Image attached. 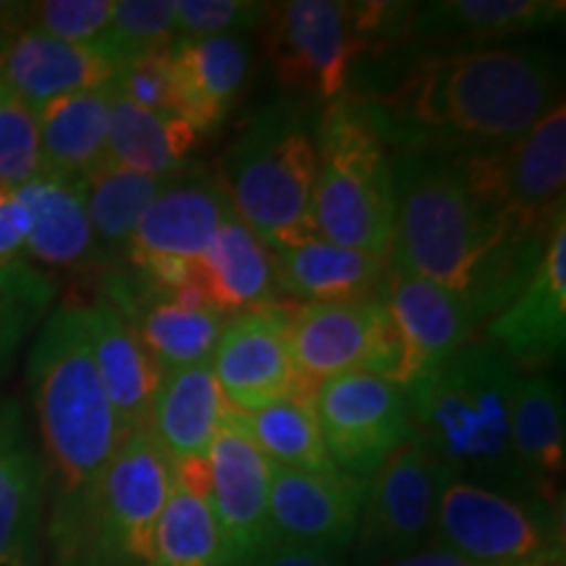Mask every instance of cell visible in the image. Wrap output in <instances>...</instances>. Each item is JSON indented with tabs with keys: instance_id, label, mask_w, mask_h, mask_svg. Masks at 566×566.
<instances>
[{
	"instance_id": "22",
	"label": "cell",
	"mask_w": 566,
	"mask_h": 566,
	"mask_svg": "<svg viewBox=\"0 0 566 566\" xmlns=\"http://www.w3.org/2000/svg\"><path fill=\"white\" fill-rule=\"evenodd\" d=\"M45 475L24 407L0 394V566H42Z\"/></svg>"
},
{
	"instance_id": "16",
	"label": "cell",
	"mask_w": 566,
	"mask_h": 566,
	"mask_svg": "<svg viewBox=\"0 0 566 566\" xmlns=\"http://www.w3.org/2000/svg\"><path fill=\"white\" fill-rule=\"evenodd\" d=\"M210 370L226 409L237 415L313 394L292 357L283 302L229 317L210 354Z\"/></svg>"
},
{
	"instance_id": "18",
	"label": "cell",
	"mask_w": 566,
	"mask_h": 566,
	"mask_svg": "<svg viewBox=\"0 0 566 566\" xmlns=\"http://www.w3.org/2000/svg\"><path fill=\"white\" fill-rule=\"evenodd\" d=\"M367 480L344 472L273 467L268 522L271 543L346 556L354 548Z\"/></svg>"
},
{
	"instance_id": "42",
	"label": "cell",
	"mask_w": 566,
	"mask_h": 566,
	"mask_svg": "<svg viewBox=\"0 0 566 566\" xmlns=\"http://www.w3.org/2000/svg\"><path fill=\"white\" fill-rule=\"evenodd\" d=\"M27 212L13 189L0 187V268L27 263Z\"/></svg>"
},
{
	"instance_id": "23",
	"label": "cell",
	"mask_w": 566,
	"mask_h": 566,
	"mask_svg": "<svg viewBox=\"0 0 566 566\" xmlns=\"http://www.w3.org/2000/svg\"><path fill=\"white\" fill-rule=\"evenodd\" d=\"M116 71L101 48L74 45L13 24L0 34V87L34 113L61 97L108 87Z\"/></svg>"
},
{
	"instance_id": "25",
	"label": "cell",
	"mask_w": 566,
	"mask_h": 566,
	"mask_svg": "<svg viewBox=\"0 0 566 566\" xmlns=\"http://www.w3.org/2000/svg\"><path fill=\"white\" fill-rule=\"evenodd\" d=\"M90 349L95 370L118 417L124 436L150 424L155 396L163 384V370L147 354L134 331L103 296L84 302Z\"/></svg>"
},
{
	"instance_id": "44",
	"label": "cell",
	"mask_w": 566,
	"mask_h": 566,
	"mask_svg": "<svg viewBox=\"0 0 566 566\" xmlns=\"http://www.w3.org/2000/svg\"><path fill=\"white\" fill-rule=\"evenodd\" d=\"M384 566H470L464 558H459L454 551L438 546V543H430L415 554H407L401 558H394V562H386Z\"/></svg>"
},
{
	"instance_id": "30",
	"label": "cell",
	"mask_w": 566,
	"mask_h": 566,
	"mask_svg": "<svg viewBox=\"0 0 566 566\" xmlns=\"http://www.w3.org/2000/svg\"><path fill=\"white\" fill-rule=\"evenodd\" d=\"M223 415V396L212 378L210 363H197L163 373L147 428L171 467L197 464L210 459V446Z\"/></svg>"
},
{
	"instance_id": "3",
	"label": "cell",
	"mask_w": 566,
	"mask_h": 566,
	"mask_svg": "<svg viewBox=\"0 0 566 566\" xmlns=\"http://www.w3.org/2000/svg\"><path fill=\"white\" fill-rule=\"evenodd\" d=\"M45 475L51 566H76L105 472L124 430L95 370L82 302H63L34 334L27 359Z\"/></svg>"
},
{
	"instance_id": "28",
	"label": "cell",
	"mask_w": 566,
	"mask_h": 566,
	"mask_svg": "<svg viewBox=\"0 0 566 566\" xmlns=\"http://www.w3.org/2000/svg\"><path fill=\"white\" fill-rule=\"evenodd\" d=\"M512 443L530 499L551 509H564V391L548 370L525 373L522 378L514 407Z\"/></svg>"
},
{
	"instance_id": "5",
	"label": "cell",
	"mask_w": 566,
	"mask_h": 566,
	"mask_svg": "<svg viewBox=\"0 0 566 566\" xmlns=\"http://www.w3.org/2000/svg\"><path fill=\"white\" fill-rule=\"evenodd\" d=\"M315 137L317 122L310 116V105L279 97L254 113L221 158L218 181L231 208L271 252L317 237Z\"/></svg>"
},
{
	"instance_id": "10",
	"label": "cell",
	"mask_w": 566,
	"mask_h": 566,
	"mask_svg": "<svg viewBox=\"0 0 566 566\" xmlns=\"http://www.w3.org/2000/svg\"><path fill=\"white\" fill-rule=\"evenodd\" d=\"M464 187L491 208L530 226H554L566 212V105L558 103L522 137L441 155Z\"/></svg>"
},
{
	"instance_id": "4",
	"label": "cell",
	"mask_w": 566,
	"mask_h": 566,
	"mask_svg": "<svg viewBox=\"0 0 566 566\" xmlns=\"http://www.w3.org/2000/svg\"><path fill=\"white\" fill-rule=\"evenodd\" d=\"M522 378L525 373L499 346L472 338L405 388L409 436L446 475L533 501L512 443Z\"/></svg>"
},
{
	"instance_id": "40",
	"label": "cell",
	"mask_w": 566,
	"mask_h": 566,
	"mask_svg": "<svg viewBox=\"0 0 566 566\" xmlns=\"http://www.w3.org/2000/svg\"><path fill=\"white\" fill-rule=\"evenodd\" d=\"M265 3L258 0H174L176 38L208 40L250 32L263 21Z\"/></svg>"
},
{
	"instance_id": "13",
	"label": "cell",
	"mask_w": 566,
	"mask_h": 566,
	"mask_svg": "<svg viewBox=\"0 0 566 566\" xmlns=\"http://www.w3.org/2000/svg\"><path fill=\"white\" fill-rule=\"evenodd\" d=\"M289 346L296 370L313 388L338 375L367 373L394 384L399 367L391 321L384 302H325L286 304Z\"/></svg>"
},
{
	"instance_id": "32",
	"label": "cell",
	"mask_w": 566,
	"mask_h": 566,
	"mask_svg": "<svg viewBox=\"0 0 566 566\" xmlns=\"http://www.w3.org/2000/svg\"><path fill=\"white\" fill-rule=\"evenodd\" d=\"M111 84L42 105L38 111L42 171L82 179L105 160Z\"/></svg>"
},
{
	"instance_id": "6",
	"label": "cell",
	"mask_w": 566,
	"mask_h": 566,
	"mask_svg": "<svg viewBox=\"0 0 566 566\" xmlns=\"http://www.w3.org/2000/svg\"><path fill=\"white\" fill-rule=\"evenodd\" d=\"M401 6L373 0L265 3V45L283 97L302 105L342 101L359 61L391 48Z\"/></svg>"
},
{
	"instance_id": "26",
	"label": "cell",
	"mask_w": 566,
	"mask_h": 566,
	"mask_svg": "<svg viewBox=\"0 0 566 566\" xmlns=\"http://www.w3.org/2000/svg\"><path fill=\"white\" fill-rule=\"evenodd\" d=\"M171 66L176 113L187 118L197 134H205L229 116L244 92L252 51L242 34L176 40L171 45Z\"/></svg>"
},
{
	"instance_id": "43",
	"label": "cell",
	"mask_w": 566,
	"mask_h": 566,
	"mask_svg": "<svg viewBox=\"0 0 566 566\" xmlns=\"http://www.w3.org/2000/svg\"><path fill=\"white\" fill-rule=\"evenodd\" d=\"M250 566H357V564L346 562L344 556H331V554H321V551L271 543V546L254 558Z\"/></svg>"
},
{
	"instance_id": "21",
	"label": "cell",
	"mask_w": 566,
	"mask_h": 566,
	"mask_svg": "<svg viewBox=\"0 0 566 566\" xmlns=\"http://www.w3.org/2000/svg\"><path fill=\"white\" fill-rule=\"evenodd\" d=\"M564 0H430L409 3L394 51L501 45L564 21ZM391 53V51H388Z\"/></svg>"
},
{
	"instance_id": "35",
	"label": "cell",
	"mask_w": 566,
	"mask_h": 566,
	"mask_svg": "<svg viewBox=\"0 0 566 566\" xmlns=\"http://www.w3.org/2000/svg\"><path fill=\"white\" fill-rule=\"evenodd\" d=\"M153 566H226L223 541L208 499L174 483L155 530Z\"/></svg>"
},
{
	"instance_id": "19",
	"label": "cell",
	"mask_w": 566,
	"mask_h": 566,
	"mask_svg": "<svg viewBox=\"0 0 566 566\" xmlns=\"http://www.w3.org/2000/svg\"><path fill=\"white\" fill-rule=\"evenodd\" d=\"M380 302L399 344L394 386L401 391L480 336V323L459 296L401 268H388Z\"/></svg>"
},
{
	"instance_id": "31",
	"label": "cell",
	"mask_w": 566,
	"mask_h": 566,
	"mask_svg": "<svg viewBox=\"0 0 566 566\" xmlns=\"http://www.w3.org/2000/svg\"><path fill=\"white\" fill-rule=\"evenodd\" d=\"M113 92V87H111ZM200 134L187 118L168 111H145L113 92L105 160L145 176H174L192 166L189 153Z\"/></svg>"
},
{
	"instance_id": "34",
	"label": "cell",
	"mask_w": 566,
	"mask_h": 566,
	"mask_svg": "<svg viewBox=\"0 0 566 566\" xmlns=\"http://www.w3.org/2000/svg\"><path fill=\"white\" fill-rule=\"evenodd\" d=\"M252 443L273 467L302 472H334L317 422L313 394L283 399L258 412L239 415Z\"/></svg>"
},
{
	"instance_id": "9",
	"label": "cell",
	"mask_w": 566,
	"mask_h": 566,
	"mask_svg": "<svg viewBox=\"0 0 566 566\" xmlns=\"http://www.w3.org/2000/svg\"><path fill=\"white\" fill-rule=\"evenodd\" d=\"M174 467L150 428L134 430L105 472L76 566H153Z\"/></svg>"
},
{
	"instance_id": "27",
	"label": "cell",
	"mask_w": 566,
	"mask_h": 566,
	"mask_svg": "<svg viewBox=\"0 0 566 566\" xmlns=\"http://www.w3.org/2000/svg\"><path fill=\"white\" fill-rule=\"evenodd\" d=\"M388 268L391 258L349 250L321 237L273 252L279 294L300 304L378 300Z\"/></svg>"
},
{
	"instance_id": "41",
	"label": "cell",
	"mask_w": 566,
	"mask_h": 566,
	"mask_svg": "<svg viewBox=\"0 0 566 566\" xmlns=\"http://www.w3.org/2000/svg\"><path fill=\"white\" fill-rule=\"evenodd\" d=\"M113 92L145 111L176 113V80L171 48L124 63L111 82Z\"/></svg>"
},
{
	"instance_id": "12",
	"label": "cell",
	"mask_w": 566,
	"mask_h": 566,
	"mask_svg": "<svg viewBox=\"0 0 566 566\" xmlns=\"http://www.w3.org/2000/svg\"><path fill=\"white\" fill-rule=\"evenodd\" d=\"M441 470L412 436L367 478L354 551L357 566H384L433 543Z\"/></svg>"
},
{
	"instance_id": "1",
	"label": "cell",
	"mask_w": 566,
	"mask_h": 566,
	"mask_svg": "<svg viewBox=\"0 0 566 566\" xmlns=\"http://www.w3.org/2000/svg\"><path fill=\"white\" fill-rule=\"evenodd\" d=\"M562 59L546 45L420 51L346 92L394 153L451 155L504 145L562 97Z\"/></svg>"
},
{
	"instance_id": "17",
	"label": "cell",
	"mask_w": 566,
	"mask_h": 566,
	"mask_svg": "<svg viewBox=\"0 0 566 566\" xmlns=\"http://www.w3.org/2000/svg\"><path fill=\"white\" fill-rule=\"evenodd\" d=\"M273 464L260 454L242 417L226 409L216 441L210 446L208 504L223 541L226 566H250L271 546Z\"/></svg>"
},
{
	"instance_id": "20",
	"label": "cell",
	"mask_w": 566,
	"mask_h": 566,
	"mask_svg": "<svg viewBox=\"0 0 566 566\" xmlns=\"http://www.w3.org/2000/svg\"><path fill=\"white\" fill-rule=\"evenodd\" d=\"M480 336L499 346L522 373H541L562 359L566 344V216L556 221L530 281L483 325Z\"/></svg>"
},
{
	"instance_id": "8",
	"label": "cell",
	"mask_w": 566,
	"mask_h": 566,
	"mask_svg": "<svg viewBox=\"0 0 566 566\" xmlns=\"http://www.w3.org/2000/svg\"><path fill=\"white\" fill-rule=\"evenodd\" d=\"M433 543L470 566H566L564 509L441 472Z\"/></svg>"
},
{
	"instance_id": "45",
	"label": "cell",
	"mask_w": 566,
	"mask_h": 566,
	"mask_svg": "<svg viewBox=\"0 0 566 566\" xmlns=\"http://www.w3.org/2000/svg\"><path fill=\"white\" fill-rule=\"evenodd\" d=\"M13 11H17V3H0V34L9 30Z\"/></svg>"
},
{
	"instance_id": "33",
	"label": "cell",
	"mask_w": 566,
	"mask_h": 566,
	"mask_svg": "<svg viewBox=\"0 0 566 566\" xmlns=\"http://www.w3.org/2000/svg\"><path fill=\"white\" fill-rule=\"evenodd\" d=\"M176 176H145L108 160L82 176L92 231L113 271L124 265L139 218Z\"/></svg>"
},
{
	"instance_id": "2",
	"label": "cell",
	"mask_w": 566,
	"mask_h": 566,
	"mask_svg": "<svg viewBox=\"0 0 566 566\" xmlns=\"http://www.w3.org/2000/svg\"><path fill=\"white\" fill-rule=\"evenodd\" d=\"M391 265L459 296L483 331L535 273L562 216L543 229L480 202L441 155L391 153Z\"/></svg>"
},
{
	"instance_id": "7",
	"label": "cell",
	"mask_w": 566,
	"mask_h": 566,
	"mask_svg": "<svg viewBox=\"0 0 566 566\" xmlns=\"http://www.w3.org/2000/svg\"><path fill=\"white\" fill-rule=\"evenodd\" d=\"M313 223L317 237L391 258L396 197L391 150L352 97L325 105L317 122Z\"/></svg>"
},
{
	"instance_id": "38",
	"label": "cell",
	"mask_w": 566,
	"mask_h": 566,
	"mask_svg": "<svg viewBox=\"0 0 566 566\" xmlns=\"http://www.w3.org/2000/svg\"><path fill=\"white\" fill-rule=\"evenodd\" d=\"M116 0H34L17 3L11 24L74 45L101 48Z\"/></svg>"
},
{
	"instance_id": "39",
	"label": "cell",
	"mask_w": 566,
	"mask_h": 566,
	"mask_svg": "<svg viewBox=\"0 0 566 566\" xmlns=\"http://www.w3.org/2000/svg\"><path fill=\"white\" fill-rule=\"evenodd\" d=\"M40 174L38 113L0 87V187L19 189Z\"/></svg>"
},
{
	"instance_id": "37",
	"label": "cell",
	"mask_w": 566,
	"mask_h": 566,
	"mask_svg": "<svg viewBox=\"0 0 566 566\" xmlns=\"http://www.w3.org/2000/svg\"><path fill=\"white\" fill-rule=\"evenodd\" d=\"M176 40L174 0H116L101 51L122 69L142 55L166 51Z\"/></svg>"
},
{
	"instance_id": "24",
	"label": "cell",
	"mask_w": 566,
	"mask_h": 566,
	"mask_svg": "<svg viewBox=\"0 0 566 566\" xmlns=\"http://www.w3.org/2000/svg\"><path fill=\"white\" fill-rule=\"evenodd\" d=\"M13 195L27 212V263L71 273L113 271L92 231L84 179L42 171Z\"/></svg>"
},
{
	"instance_id": "15",
	"label": "cell",
	"mask_w": 566,
	"mask_h": 566,
	"mask_svg": "<svg viewBox=\"0 0 566 566\" xmlns=\"http://www.w3.org/2000/svg\"><path fill=\"white\" fill-rule=\"evenodd\" d=\"M101 296L124 317L163 373L210 363L229 321L210 307L197 283L171 292L124 268L103 273Z\"/></svg>"
},
{
	"instance_id": "14",
	"label": "cell",
	"mask_w": 566,
	"mask_h": 566,
	"mask_svg": "<svg viewBox=\"0 0 566 566\" xmlns=\"http://www.w3.org/2000/svg\"><path fill=\"white\" fill-rule=\"evenodd\" d=\"M313 405L331 462L367 480L409 438L405 391L378 375L352 373L315 386Z\"/></svg>"
},
{
	"instance_id": "36",
	"label": "cell",
	"mask_w": 566,
	"mask_h": 566,
	"mask_svg": "<svg viewBox=\"0 0 566 566\" xmlns=\"http://www.w3.org/2000/svg\"><path fill=\"white\" fill-rule=\"evenodd\" d=\"M55 296L59 286L42 268L32 263L0 268V378L11 373L21 346L53 313Z\"/></svg>"
},
{
	"instance_id": "11",
	"label": "cell",
	"mask_w": 566,
	"mask_h": 566,
	"mask_svg": "<svg viewBox=\"0 0 566 566\" xmlns=\"http://www.w3.org/2000/svg\"><path fill=\"white\" fill-rule=\"evenodd\" d=\"M229 208L218 176L187 166L139 218L122 268L171 292L197 283L195 268Z\"/></svg>"
},
{
	"instance_id": "29",
	"label": "cell",
	"mask_w": 566,
	"mask_h": 566,
	"mask_svg": "<svg viewBox=\"0 0 566 566\" xmlns=\"http://www.w3.org/2000/svg\"><path fill=\"white\" fill-rule=\"evenodd\" d=\"M195 281L208 296L210 307L223 317L279 302L273 252L233 208L226 212L223 223L197 263Z\"/></svg>"
}]
</instances>
